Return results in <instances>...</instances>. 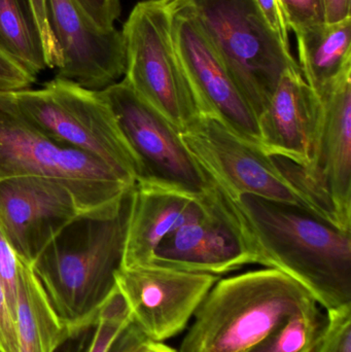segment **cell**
Listing matches in <instances>:
<instances>
[{
    "label": "cell",
    "instance_id": "cell-1",
    "mask_svg": "<svg viewBox=\"0 0 351 352\" xmlns=\"http://www.w3.org/2000/svg\"><path fill=\"white\" fill-rule=\"evenodd\" d=\"M226 198L258 265L300 283L327 311L351 305V231L305 205L253 195Z\"/></svg>",
    "mask_w": 351,
    "mask_h": 352
},
{
    "label": "cell",
    "instance_id": "cell-2",
    "mask_svg": "<svg viewBox=\"0 0 351 352\" xmlns=\"http://www.w3.org/2000/svg\"><path fill=\"white\" fill-rule=\"evenodd\" d=\"M133 188L113 210L80 215L68 223L31 265L69 333L97 324L99 309L117 285Z\"/></svg>",
    "mask_w": 351,
    "mask_h": 352
},
{
    "label": "cell",
    "instance_id": "cell-3",
    "mask_svg": "<svg viewBox=\"0 0 351 352\" xmlns=\"http://www.w3.org/2000/svg\"><path fill=\"white\" fill-rule=\"evenodd\" d=\"M317 303L276 269L218 279L197 311L179 352H247L291 316Z\"/></svg>",
    "mask_w": 351,
    "mask_h": 352
},
{
    "label": "cell",
    "instance_id": "cell-4",
    "mask_svg": "<svg viewBox=\"0 0 351 352\" xmlns=\"http://www.w3.org/2000/svg\"><path fill=\"white\" fill-rule=\"evenodd\" d=\"M8 94L22 117L56 144L101 161L132 184L139 182V161L102 91L55 78Z\"/></svg>",
    "mask_w": 351,
    "mask_h": 352
},
{
    "label": "cell",
    "instance_id": "cell-5",
    "mask_svg": "<svg viewBox=\"0 0 351 352\" xmlns=\"http://www.w3.org/2000/svg\"><path fill=\"white\" fill-rule=\"evenodd\" d=\"M191 10L249 109L259 117L286 70L298 68L256 0H181Z\"/></svg>",
    "mask_w": 351,
    "mask_h": 352
},
{
    "label": "cell",
    "instance_id": "cell-6",
    "mask_svg": "<svg viewBox=\"0 0 351 352\" xmlns=\"http://www.w3.org/2000/svg\"><path fill=\"white\" fill-rule=\"evenodd\" d=\"M20 176L57 180L84 214L113 210L134 186L101 161L43 135L19 113L8 92H0V182Z\"/></svg>",
    "mask_w": 351,
    "mask_h": 352
},
{
    "label": "cell",
    "instance_id": "cell-7",
    "mask_svg": "<svg viewBox=\"0 0 351 352\" xmlns=\"http://www.w3.org/2000/svg\"><path fill=\"white\" fill-rule=\"evenodd\" d=\"M126 50L124 80L177 129L203 115L175 52L168 0H144L122 30Z\"/></svg>",
    "mask_w": 351,
    "mask_h": 352
},
{
    "label": "cell",
    "instance_id": "cell-8",
    "mask_svg": "<svg viewBox=\"0 0 351 352\" xmlns=\"http://www.w3.org/2000/svg\"><path fill=\"white\" fill-rule=\"evenodd\" d=\"M323 113L307 166L273 156L306 206L351 231V72L321 97Z\"/></svg>",
    "mask_w": 351,
    "mask_h": 352
},
{
    "label": "cell",
    "instance_id": "cell-9",
    "mask_svg": "<svg viewBox=\"0 0 351 352\" xmlns=\"http://www.w3.org/2000/svg\"><path fill=\"white\" fill-rule=\"evenodd\" d=\"M102 93L139 161L138 182L197 197L210 192L212 180L188 151L179 130L162 113L138 96L124 78Z\"/></svg>",
    "mask_w": 351,
    "mask_h": 352
},
{
    "label": "cell",
    "instance_id": "cell-10",
    "mask_svg": "<svg viewBox=\"0 0 351 352\" xmlns=\"http://www.w3.org/2000/svg\"><path fill=\"white\" fill-rule=\"evenodd\" d=\"M179 133L212 184L229 198L253 195L305 205L273 156L243 140L216 118L201 115Z\"/></svg>",
    "mask_w": 351,
    "mask_h": 352
},
{
    "label": "cell",
    "instance_id": "cell-11",
    "mask_svg": "<svg viewBox=\"0 0 351 352\" xmlns=\"http://www.w3.org/2000/svg\"><path fill=\"white\" fill-rule=\"evenodd\" d=\"M168 4L175 52L202 113L216 118L243 140L260 146L257 117L195 16L181 0H168Z\"/></svg>",
    "mask_w": 351,
    "mask_h": 352
},
{
    "label": "cell",
    "instance_id": "cell-12",
    "mask_svg": "<svg viewBox=\"0 0 351 352\" xmlns=\"http://www.w3.org/2000/svg\"><path fill=\"white\" fill-rule=\"evenodd\" d=\"M218 279L157 266L121 267L115 275L131 310L132 324L155 342L183 332Z\"/></svg>",
    "mask_w": 351,
    "mask_h": 352
},
{
    "label": "cell",
    "instance_id": "cell-13",
    "mask_svg": "<svg viewBox=\"0 0 351 352\" xmlns=\"http://www.w3.org/2000/svg\"><path fill=\"white\" fill-rule=\"evenodd\" d=\"M255 264L228 199L212 184L205 214L163 240L148 266L220 276Z\"/></svg>",
    "mask_w": 351,
    "mask_h": 352
},
{
    "label": "cell",
    "instance_id": "cell-14",
    "mask_svg": "<svg viewBox=\"0 0 351 352\" xmlns=\"http://www.w3.org/2000/svg\"><path fill=\"white\" fill-rule=\"evenodd\" d=\"M82 214L72 192L57 180L20 176L0 182V230L18 258L30 266Z\"/></svg>",
    "mask_w": 351,
    "mask_h": 352
},
{
    "label": "cell",
    "instance_id": "cell-15",
    "mask_svg": "<svg viewBox=\"0 0 351 352\" xmlns=\"http://www.w3.org/2000/svg\"><path fill=\"white\" fill-rule=\"evenodd\" d=\"M47 16L61 58L55 78L92 91L105 90L123 80L122 31L98 28L74 0H47Z\"/></svg>",
    "mask_w": 351,
    "mask_h": 352
},
{
    "label": "cell",
    "instance_id": "cell-16",
    "mask_svg": "<svg viewBox=\"0 0 351 352\" xmlns=\"http://www.w3.org/2000/svg\"><path fill=\"white\" fill-rule=\"evenodd\" d=\"M321 113V99L305 82L300 67L286 70L269 104L258 117L260 146L271 156L307 166Z\"/></svg>",
    "mask_w": 351,
    "mask_h": 352
},
{
    "label": "cell",
    "instance_id": "cell-17",
    "mask_svg": "<svg viewBox=\"0 0 351 352\" xmlns=\"http://www.w3.org/2000/svg\"><path fill=\"white\" fill-rule=\"evenodd\" d=\"M208 192L197 197L148 182L134 184L122 268L148 266L163 240L205 214Z\"/></svg>",
    "mask_w": 351,
    "mask_h": 352
},
{
    "label": "cell",
    "instance_id": "cell-18",
    "mask_svg": "<svg viewBox=\"0 0 351 352\" xmlns=\"http://www.w3.org/2000/svg\"><path fill=\"white\" fill-rule=\"evenodd\" d=\"M303 78L321 98L351 72V18L324 23L295 33Z\"/></svg>",
    "mask_w": 351,
    "mask_h": 352
},
{
    "label": "cell",
    "instance_id": "cell-19",
    "mask_svg": "<svg viewBox=\"0 0 351 352\" xmlns=\"http://www.w3.org/2000/svg\"><path fill=\"white\" fill-rule=\"evenodd\" d=\"M16 327L20 352H55L70 334L52 307L30 265L20 258Z\"/></svg>",
    "mask_w": 351,
    "mask_h": 352
},
{
    "label": "cell",
    "instance_id": "cell-20",
    "mask_svg": "<svg viewBox=\"0 0 351 352\" xmlns=\"http://www.w3.org/2000/svg\"><path fill=\"white\" fill-rule=\"evenodd\" d=\"M0 51L34 78L47 69L43 41L27 0H0Z\"/></svg>",
    "mask_w": 351,
    "mask_h": 352
},
{
    "label": "cell",
    "instance_id": "cell-21",
    "mask_svg": "<svg viewBox=\"0 0 351 352\" xmlns=\"http://www.w3.org/2000/svg\"><path fill=\"white\" fill-rule=\"evenodd\" d=\"M327 314L319 307L303 310L291 316L247 352H310L323 333Z\"/></svg>",
    "mask_w": 351,
    "mask_h": 352
},
{
    "label": "cell",
    "instance_id": "cell-22",
    "mask_svg": "<svg viewBox=\"0 0 351 352\" xmlns=\"http://www.w3.org/2000/svg\"><path fill=\"white\" fill-rule=\"evenodd\" d=\"M132 324V314L127 300L115 285L101 305L96 330L89 352H109L122 333Z\"/></svg>",
    "mask_w": 351,
    "mask_h": 352
},
{
    "label": "cell",
    "instance_id": "cell-23",
    "mask_svg": "<svg viewBox=\"0 0 351 352\" xmlns=\"http://www.w3.org/2000/svg\"><path fill=\"white\" fill-rule=\"evenodd\" d=\"M310 352H351V305L327 311V322Z\"/></svg>",
    "mask_w": 351,
    "mask_h": 352
},
{
    "label": "cell",
    "instance_id": "cell-24",
    "mask_svg": "<svg viewBox=\"0 0 351 352\" xmlns=\"http://www.w3.org/2000/svg\"><path fill=\"white\" fill-rule=\"evenodd\" d=\"M290 30L295 33L326 23L324 0H280Z\"/></svg>",
    "mask_w": 351,
    "mask_h": 352
},
{
    "label": "cell",
    "instance_id": "cell-25",
    "mask_svg": "<svg viewBox=\"0 0 351 352\" xmlns=\"http://www.w3.org/2000/svg\"><path fill=\"white\" fill-rule=\"evenodd\" d=\"M19 258L0 230V280L6 301L16 324V293H18Z\"/></svg>",
    "mask_w": 351,
    "mask_h": 352
},
{
    "label": "cell",
    "instance_id": "cell-26",
    "mask_svg": "<svg viewBox=\"0 0 351 352\" xmlns=\"http://www.w3.org/2000/svg\"><path fill=\"white\" fill-rule=\"evenodd\" d=\"M43 41V51L49 69H57L61 63L57 43L52 34L47 16V0H27Z\"/></svg>",
    "mask_w": 351,
    "mask_h": 352
},
{
    "label": "cell",
    "instance_id": "cell-27",
    "mask_svg": "<svg viewBox=\"0 0 351 352\" xmlns=\"http://www.w3.org/2000/svg\"><path fill=\"white\" fill-rule=\"evenodd\" d=\"M98 28L111 30L121 14L120 0H74Z\"/></svg>",
    "mask_w": 351,
    "mask_h": 352
},
{
    "label": "cell",
    "instance_id": "cell-28",
    "mask_svg": "<svg viewBox=\"0 0 351 352\" xmlns=\"http://www.w3.org/2000/svg\"><path fill=\"white\" fill-rule=\"evenodd\" d=\"M36 78L0 51V92H16L31 88Z\"/></svg>",
    "mask_w": 351,
    "mask_h": 352
},
{
    "label": "cell",
    "instance_id": "cell-29",
    "mask_svg": "<svg viewBox=\"0 0 351 352\" xmlns=\"http://www.w3.org/2000/svg\"><path fill=\"white\" fill-rule=\"evenodd\" d=\"M111 352H177L162 342L146 338L133 324H130L113 344ZM109 351V352H111Z\"/></svg>",
    "mask_w": 351,
    "mask_h": 352
},
{
    "label": "cell",
    "instance_id": "cell-30",
    "mask_svg": "<svg viewBox=\"0 0 351 352\" xmlns=\"http://www.w3.org/2000/svg\"><path fill=\"white\" fill-rule=\"evenodd\" d=\"M256 3L271 30L278 35L282 45L286 49L291 50L290 28L282 12L280 0H256Z\"/></svg>",
    "mask_w": 351,
    "mask_h": 352
},
{
    "label": "cell",
    "instance_id": "cell-31",
    "mask_svg": "<svg viewBox=\"0 0 351 352\" xmlns=\"http://www.w3.org/2000/svg\"><path fill=\"white\" fill-rule=\"evenodd\" d=\"M0 352H20L16 327L0 280Z\"/></svg>",
    "mask_w": 351,
    "mask_h": 352
},
{
    "label": "cell",
    "instance_id": "cell-32",
    "mask_svg": "<svg viewBox=\"0 0 351 352\" xmlns=\"http://www.w3.org/2000/svg\"><path fill=\"white\" fill-rule=\"evenodd\" d=\"M95 330L96 324H90L70 333L55 352H89Z\"/></svg>",
    "mask_w": 351,
    "mask_h": 352
},
{
    "label": "cell",
    "instance_id": "cell-33",
    "mask_svg": "<svg viewBox=\"0 0 351 352\" xmlns=\"http://www.w3.org/2000/svg\"><path fill=\"white\" fill-rule=\"evenodd\" d=\"M326 23L341 22L351 18V0H324Z\"/></svg>",
    "mask_w": 351,
    "mask_h": 352
}]
</instances>
